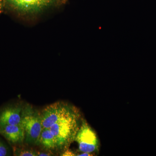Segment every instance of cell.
Listing matches in <instances>:
<instances>
[{"label":"cell","mask_w":156,"mask_h":156,"mask_svg":"<svg viewBox=\"0 0 156 156\" xmlns=\"http://www.w3.org/2000/svg\"><path fill=\"white\" fill-rule=\"evenodd\" d=\"M79 110L61 119L50 129L55 136L57 147L66 148L75 140L82 120Z\"/></svg>","instance_id":"1"},{"label":"cell","mask_w":156,"mask_h":156,"mask_svg":"<svg viewBox=\"0 0 156 156\" xmlns=\"http://www.w3.org/2000/svg\"><path fill=\"white\" fill-rule=\"evenodd\" d=\"M20 124L24 129L27 142L32 144L39 142L43 129L41 114L30 105H27L23 108Z\"/></svg>","instance_id":"2"},{"label":"cell","mask_w":156,"mask_h":156,"mask_svg":"<svg viewBox=\"0 0 156 156\" xmlns=\"http://www.w3.org/2000/svg\"><path fill=\"white\" fill-rule=\"evenodd\" d=\"M78 109L63 102H57L46 107L42 112V126L50 128L59 120L74 112Z\"/></svg>","instance_id":"3"},{"label":"cell","mask_w":156,"mask_h":156,"mask_svg":"<svg viewBox=\"0 0 156 156\" xmlns=\"http://www.w3.org/2000/svg\"><path fill=\"white\" fill-rule=\"evenodd\" d=\"M75 140L78 143L79 150L82 152L92 154L99 150L97 134L85 120H82Z\"/></svg>","instance_id":"4"},{"label":"cell","mask_w":156,"mask_h":156,"mask_svg":"<svg viewBox=\"0 0 156 156\" xmlns=\"http://www.w3.org/2000/svg\"><path fill=\"white\" fill-rule=\"evenodd\" d=\"M23 107L19 103H10L0 108V126L20 124Z\"/></svg>","instance_id":"5"},{"label":"cell","mask_w":156,"mask_h":156,"mask_svg":"<svg viewBox=\"0 0 156 156\" xmlns=\"http://www.w3.org/2000/svg\"><path fill=\"white\" fill-rule=\"evenodd\" d=\"M14 8L23 12H34L50 5L54 0H7Z\"/></svg>","instance_id":"6"},{"label":"cell","mask_w":156,"mask_h":156,"mask_svg":"<svg viewBox=\"0 0 156 156\" xmlns=\"http://www.w3.org/2000/svg\"><path fill=\"white\" fill-rule=\"evenodd\" d=\"M0 135L12 145L22 143L25 137V132L21 124L0 126Z\"/></svg>","instance_id":"7"},{"label":"cell","mask_w":156,"mask_h":156,"mask_svg":"<svg viewBox=\"0 0 156 156\" xmlns=\"http://www.w3.org/2000/svg\"><path fill=\"white\" fill-rule=\"evenodd\" d=\"M39 142L44 147L50 149L57 147L55 136L50 128L43 129Z\"/></svg>","instance_id":"8"},{"label":"cell","mask_w":156,"mask_h":156,"mask_svg":"<svg viewBox=\"0 0 156 156\" xmlns=\"http://www.w3.org/2000/svg\"><path fill=\"white\" fill-rule=\"evenodd\" d=\"M14 154L16 156H38L34 151L31 150H21L15 148L14 149Z\"/></svg>","instance_id":"9"},{"label":"cell","mask_w":156,"mask_h":156,"mask_svg":"<svg viewBox=\"0 0 156 156\" xmlns=\"http://www.w3.org/2000/svg\"><path fill=\"white\" fill-rule=\"evenodd\" d=\"M10 152L8 146L0 139V156L10 155Z\"/></svg>","instance_id":"10"},{"label":"cell","mask_w":156,"mask_h":156,"mask_svg":"<svg viewBox=\"0 0 156 156\" xmlns=\"http://www.w3.org/2000/svg\"><path fill=\"white\" fill-rule=\"evenodd\" d=\"M76 154H75L73 151L70 150H66L62 154V156H76Z\"/></svg>","instance_id":"11"},{"label":"cell","mask_w":156,"mask_h":156,"mask_svg":"<svg viewBox=\"0 0 156 156\" xmlns=\"http://www.w3.org/2000/svg\"><path fill=\"white\" fill-rule=\"evenodd\" d=\"M93 154L91 153H89L87 152H83L82 154H79L77 155V156H93Z\"/></svg>","instance_id":"12"},{"label":"cell","mask_w":156,"mask_h":156,"mask_svg":"<svg viewBox=\"0 0 156 156\" xmlns=\"http://www.w3.org/2000/svg\"><path fill=\"white\" fill-rule=\"evenodd\" d=\"M4 0H0V14L2 12L3 3Z\"/></svg>","instance_id":"13"},{"label":"cell","mask_w":156,"mask_h":156,"mask_svg":"<svg viewBox=\"0 0 156 156\" xmlns=\"http://www.w3.org/2000/svg\"><path fill=\"white\" fill-rule=\"evenodd\" d=\"M38 156H50V154L48 153H39L37 154Z\"/></svg>","instance_id":"14"}]
</instances>
